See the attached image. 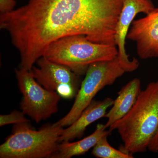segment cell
I'll return each mask as SVG.
<instances>
[{"label": "cell", "instance_id": "6da1fadb", "mask_svg": "<svg viewBox=\"0 0 158 158\" xmlns=\"http://www.w3.org/2000/svg\"><path fill=\"white\" fill-rule=\"evenodd\" d=\"M123 0H29L0 15V27L10 35L20 56L19 68L31 70L52 43L84 35L92 42L115 45Z\"/></svg>", "mask_w": 158, "mask_h": 158}, {"label": "cell", "instance_id": "7a4b0ae2", "mask_svg": "<svg viewBox=\"0 0 158 158\" xmlns=\"http://www.w3.org/2000/svg\"><path fill=\"white\" fill-rule=\"evenodd\" d=\"M158 128V81L152 82L141 90L131 110L113 123L109 131L116 130L123 142L121 150L134 154L148 149Z\"/></svg>", "mask_w": 158, "mask_h": 158}, {"label": "cell", "instance_id": "3957f363", "mask_svg": "<svg viewBox=\"0 0 158 158\" xmlns=\"http://www.w3.org/2000/svg\"><path fill=\"white\" fill-rule=\"evenodd\" d=\"M64 130L54 123L38 131L33 129L29 122L15 124L11 135L0 146V158H56Z\"/></svg>", "mask_w": 158, "mask_h": 158}, {"label": "cell", "instance_id": "277c9868", "mask_svg": "<svg viewBox=\"0 0 158 158\" xmlns=\"http://www.w3.org/2000/svg\"><path fill=\"white\" fill-rule=\"evenodd\" d=\"M118 53L116 46L93 42L84 35H73L51 43L44 56L65 65L79 76L86 73L90 64L113 60Z\"/></svg>", "mask_w": 158, "mask_h": 158}, {"label": "cell", "instance_id": "5b68a950", "mask_svg": "<svg viewBox=\"0 0 158 158\" xmlns=\"http://www.w3.org/2000/svg\"><path fill=\"white\" fill-rule=\"evenodd\" d=\"M125 73L117 57L113 60L90 64L76 95L71 109L65 116L54 124L62 127L72 124L93 100L94 98L100 90L106 86L113 85Z\"/></svg>", "mask_w": 158, "mask_h": 158}, {"label": "cell", "instance_id": "8992f818", "mask_svg": "<svg viewBox=\"0 0 158 158\" xmlns=\"http://www.w3.org/2000/svg\"><path fill=\"white\" fill-rule=\"evenodd\" d=\"M19 88L22 94L21 109L37 123L58 112L61 97L56 91L47 90L35 80L30 70H15Z\"/></svg>", "mask_w": 158, "mask_h": 158}, {"label": "cell", "instance_id": "52a82bcc", "mask_svg": "<svg viewBox=\"0 0 158 158\" xmlns=\"http://www.w3.org/2000/svg\"><path fill=\"white\" fill-rule=\"evenodd\" d=\"M37 67L30 70L33 76L47 90L56 91L61 97L71 99L79 90L77 76L69 67L53 62L44 56L37 61Z\"/></svg>", "mask_w": 158, "mask_h": 158}, {"label": "cell", "instance_id": "ba28073f", "mask_svg": "<svg viewBox=\"0 0 158 158\" xmlns=\"http://www.w3.org/2000/svg\"><path fill=\"white\" fill-rule=\"evenodd\" d=\"M154 8L151 0H123L122 9L116 25L115 40L118 48L117 57L125 72H132L139 65V62L135 58L130 60L126 50V40L130 27L138 13L147 14Z\"/></svg>", "mask_w": 158, "mask_h": 158}, {"label": "cell", "instance_id": "9c48e42d", "mask_svg": "<svg viewBox=\"0 0 158 158\" xmlns=\"http://www.w3.org/2000/svg\"><path fill=\"white\" fill-rule=\"evenodd\" d=\"M127 38L135 42L140 59H158V8L145 17L133 21Z\"/></svg>", "mask_w": 158, "mask_h": 158}, {"label": "cell", "instance_id": "30bf717a", "mask_svg": "<svg viewBox=\"0 0 158 158\" xmlns=\"http://www.w3.org/2000/svg\"><path fill=\"white\" fill-rule=\"evenodd\" d=\"M113 102L114 100L110 98H106L102 101L93 100L78 118L64 130L59 138V142L69 141L76 138H82L88 126L105 117L107 110L113 106Z\"/></svg>", "mask_w": 158, "mask_h": 158}, {"label": "cell", "instance_id": "8fae6325", "mask_svg": "<svg viewBox=\"0 0 158 158\" xmlns=\"http://www.w3.org/2000/svg\"><path fill=\"white\" fill-rule=\"evenodd\" d=\"M140 79L135 78L129 82L118 92V95L111 110L106 114L107 121L105 124L106 128L125 116L131 110L141 91Z\"/></svg>", "mask_w": 158, "mask_h": 158}, {"label": "cell", "instance_id": "7c38bea8", "mask_svg": "<svg viewBox=\"0 0 158 158\" xmlns=\"http://www.w3.org/2000/svg\"><path fill=\"white\" fill-rule=\"evenodd\" d=\"M106 129L105 124L99 123L92 134L80 141L75 142H61L59 144L56 158H70L84 154L94 147L102 137L110 135L111 131H107Z\"/></svg>", "mask_w": 158, "mask_h": 158}, {"label": "cell", "instance_id": "4fadbf2b", "mask_svg": "<svg viewBox=\"0 0 158 158\" xmlns=\"http://www.w3.org/2000/svg\"><path fill=\"white\" fill-rule=\"evenodd\" d=\"M109 135L102 137L93 147L92 154L99 158H133V154L116 149L109 144L107 138Z\"/></svg>", "mask_w": 158, "mask_h": 158}, {"label": "cell", "instance_id": "5bb4252c", "mask_svg": "<svg viewBox=\"0 0 158 158\" xmlns=\"http://www.w3.org/2000/svg\"><path fill=\"white\" fill-rule=\"evenodd\" d=\"M22 111H14L10 114L1 115L0 116V126L1 127L11 124H18L23 123L29 122L30 120L26 118Z\"/></svg>", "mask_w": 158, "mask_h": 158}, {"label": "cell", "instance_id": "9a60e30c", "mask_svg": "<svg viewBox=\"0 0 158 158\" xmlns=\"http://www.w3.org/2000/svg\"><path fill=\"white\" fill-rule=\"evenodd\" d=\"M16 5L15 0H0L1 15L7 14L13 11Z\"/></svg>", "mask_w": 158, "mask_h": 158}, {"label": "cell", "instance_id": "2e32d148", "mask_svg": "<svg viewBox=\"0 0 158 158\" xmlns=\"http://www.w3.org/2000/svg\"><path fill=\"white\" fill-rule=\"evenodd\" d=\"M148 149L153 152L158 153V128L156 132L150 143Z\"/></svg>", "mask_w": 158, "mask_h": 158}]
</instances>
